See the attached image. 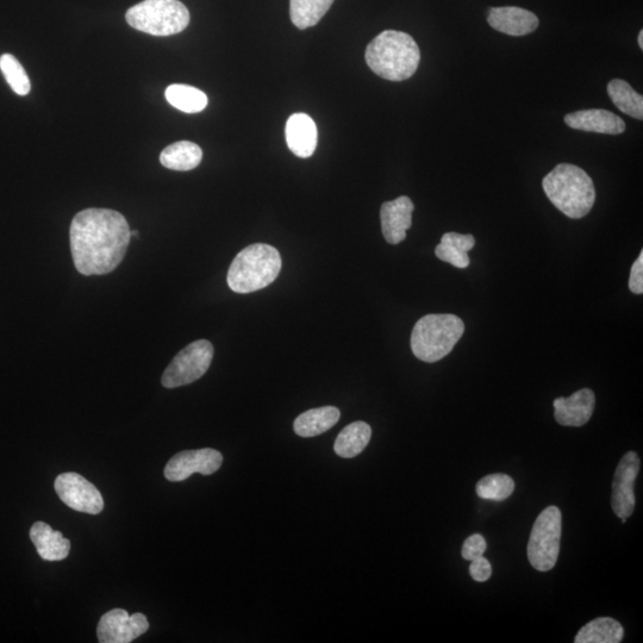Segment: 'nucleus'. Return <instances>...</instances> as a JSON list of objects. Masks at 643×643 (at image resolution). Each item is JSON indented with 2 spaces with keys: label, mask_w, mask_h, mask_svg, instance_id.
I'll return each instance as SVG.
<instances>
[{
  "label": "nucleus",
  "mask_w": 643,
  "mask_h": 643,
  "mask_svg": "<svg viewBox=\"0 0 643 643\" xmlns=\"http://www.w3.org/2000/svg\"><path fill=\"white\" fill-rule=\"evenodd\" d=\"M131 235L129 223L120 212L86 209L73 218L71 252L83 276H104L115 271L126 257Z\"/></svg>",
  "instance_id": "obj_1"
},
{
  "label": "nucleus",
  "mask_w": 643,
  "mask_h": 643,
  "mask_svg": "<svg viewBox=\"0 0 643 643\" xmlns=\"http://www.w3.org/2000/svg\"><path fill=\"white\" fill-rule=\"evenodd\" d=\"M365 59L380 78L403 81L414 76L421 61L420 48L409 34L386 30L370 42Z\"/></svg>",
  "instance_id": "obj_2"
},
{
  "label": "nucleus",
  "mask_w": 643,
  "mask_h": 643,
  "mask_svg": "<svg viewBox=\"0 0 643 643\" xmlns=\"http://www.w3.org/2000/svg\"><path fill=\"white\" fill-rule=\"evenodd\" d=\"M542 187L555 208L574 220L588 215L596 201L591 177L576 165H558L543 179Z\"/></svg>",
  "instance_id": "obj_3"
},
{
  "label": "nucleus",
  "mask_w": 643,
  "mask_h": 643,
  "mask_svg": "<svg viewBox=\"0 0 643 643\" xmlns=\"http://www.w3.org/2000/svg\"><path fill=\"white\" fill-rule=\"evenodd\" d=\"M282 271V257L276 248L255 243L243 249L230 265L228 285L236 293H252L271 285Z\"/></svg>",
  "instance_id": "obj_4"
},
{
  "label": "nucleus",
  "mask_w": 643,
  "mask_h": 643,
  "mask_svg": "<svg viewBox=\"0 0 643 643\" xmlns=\"http://www.w3.org/2000/svg\"><path fill=\"white\" fill-rule=\"evenodd\" d=\"M465 333V324L452 314H430L415 324L411 334L412 353L418 360L438 362L447 357Z\"/></svg>",
  "instance_id": "obj_5"
},
{
  "label": "nucleus",
  "mask_w": 643,
  "mask_h": 643,
  "mask_svg": "<svg viewBox=\"0 0 643 643\" xmlns=\"http://www.w3.org/2000/svg\"><path fill=\"white\" fill-rule=\"evenodd\" d=\"M130 27L153 36L181 33L190 23V12L179 0H145L127 11Z\"/></svg>",
  "instance_id": "obj_6"
},
{
  "label": "nucleus",
  "mask_w": 643,
  "mask_h": 643,
  "mask_svg": "<svg viewBox=\"0 0 643 643\" xmlns=\"http://www.w3.org/2000/svg\"><path fill=\"white\" fill-rule=\"evenodd\" d=\"M563 517L557 507H548L536 518L528 543L530 565L540 572L553 570L560 553Z\"/></svg>",
  "instance_id": "obj_7"
},
{
  "label": "nucleus",
  "mask_w": 643,
  "mask_h": 643,
  "mask_svg": "<svg viewBox=\"0 0 643 643\" xmlns=\"http://www.w3.org/2000/svg\"><path fill=\"white\" fill-rule=\"evenodd\" d=\"M214 359V346L206 340L192 342L166 368L161 383L167 389L195 383L208 372Z\"/></svg>",
  "instance_id": "obj_8"
},
{
  "label": "nucleus",
  "mask_w": 643,
  "mask_h": 643,
  "mask_svg": "<svg viewBox=\"0 0 643 643\" xmlns=\"http://www.w3.org/2000/svg\"><path fill=\"white\" fill-rule=\"evenodd\" d=\"M54 488L61 501L79 513L98 515L104 509L102 493L78 473L60 474Z\"/></svg>",
  "instance_id": "obj_9"
},
{
  "label": "nucleus",
  "mask_w": 643,
  "mask_h": 643,
  "mask_svg": "<svg viewBox=\"0 0 643 643\" xmlns=\"http://www.w3.org/2000/svg\"><path fill=\"white\" fill-rule=\"evenodd\" d=\"M149 622L141 613L129 615L127 610L114 609L102 616L97 636L101 643H129L148 632Z\"/></svg>",
  "instance_id": "obj_10"
},
{
  "label": "nucleus",
  "mask_w": 643,
  "mask_h": 643,
  "mask_svg": "<svg viewBox=\"0 0 643 643\" xmlns=\"http://www.w3.org/2000/svg\"><path fill=\"white\" fill-rule=\"evenodd\" d=\"M223 463V455L212 448L196 449V451L180 452L168 461L165 467V477L170 482H183L193 473L211 476Z\"/></svg>",
  "instance_id": "obj_11"
},
{
  "label": "nucleus",
  "mask_w": 643,
  "mask_h": 643,
  "mask_svg": "<svg viewBox=\"0 0 643 643\" xmlns=\"http://www.w3.org/2000/svg\"><path fill=\"white\" fill-rule=\"evenodd\" d=\"M639 471L640 459L635 452L624 455L616 468L611 507L623 523H626L627 518L634 513L636 503L634 486Z\"/></svg>",
  "instance_id": "obj_12"
},
{
  "label": "nucleus",
  "mask_w": 643,
  "mask_h": 643,
  "mask_svg": "<svg viewBox=\"0 0 643 643\" xmlns=\"http://www.w3.org/2000/svg\"><path fill=\"white\" fill-rule=\"evenodd\" d=\"M415 205L407 196H402L395 201L386 202L380 209L383 235L390 245H398L407 239V232L412 224V212Z\"/></svg>",
  "instance_id": "obj_13"
},
{
  "label": "nucleus",
  "mask_w": 643,
  "mask_h": 643,
  "mask_svg": "<svg viewBox=\"0 0 643 643\" xmlns=\"http://www.w3.org/2000/svg\"><path fill=\"white\" fill-rule=\"evenodd\" d=\"M595 393L582 389L571 397H560L554 401V417L561 426L582 427L588 423L595 410Z\"/></svg>",
  "instance_id": "obj_14"
},
{
  "label": "nucleus",
  "mask_w": 643,
  "mask_h": 643,
  "mask_svg": "<svg viewBox=\"0 0 643 643\" xmlns=\"http://www.w3.org/2000/svg\"><path fill=\"white\" fill-rule=\"evenodd\" d=\"M488 21L493 29L510 36L528 35L538 29L540 24L538 16L532 11L517 6L491 8Z\"/></svg>",
  "instance_id": "obj_15"
},
{
  "label": "nucleus",
  "mask_w": 643,
  "mask_h": 643,
  "mask_svg": "<svg viewBox=\"0 0 643 643\" xmlns=\"http://www.w3.org/2000/svg\"><path fill=\"white\" fill-rule=\"evenodd\" d=\"M568 127L589 133L620 135L626 130V123L614 112L603 109L580 110L565 116Z\"/></svg>",
  "instance_id": "obj_16"
},
{
  "label": "nucleus",
  "mask_w": 643,
  "mask_h": 643,
  "mask_svg": "<svg viewBox=\"0 0 643 643\" xmlns=\"http://www.w3.org/2000/svg\"><path fill=\"white\" fill-rule=\"evenodd\" d=\"M285 136L287 146L298 158L307 159L314 155L318 133L316 123L309 115L302 112L292 115L287 120Z\"/></svg>",
  "instance_id": "obj_17"
},
{
  "label": "nucleus",
  "mask_w": 643,
  "mask_h": 643,
  "mask_svg": "<svg viewBox=\"0 0 643 643\" xmlns=\"http://www.w3.org/2000/svg\"><path fill=\"white\" fill-rule=\"evenodd\" d=\"M30 539L37 553L46 561H61L68 557L71 551V541L64 538L60 532L53 530L45 522H36L30 529Z\"/></svg>",
  "instance_id": "obj_18"
},
{
  "label": "nucleus",
  "mask_w": 643,
  "mask_h": 643,
  "mask_svg": "<svg viewBox=\"0 0 643 643\" xmlns=\"http://www.w3.org/2000/svg\"><path fill=\"white\" fill-rule=\"evenodd\" d=\"M340 416V410L335 407L311 409L296 418L293 429L302 438H315L332 429Z\"/></svg>",
  "instance_id": "obj_19"
},
{
  "label": "nucleus",
  "mask_w": 643,
  "mask_h": 643,
  "mask_svg": "<svg viewBox=\"0 0 643 643\" xmlns=\"http://www.w3.org/2000/svg\"><path fill=\"white\" fill-rule=\"evenodd\" d=\"M203 152L201 147L190 141L173 143L162 151L161 165L173 171H191L201 164Z\"/></svg>",
  "instance_id": "obj_20"
},
{
  "label": "nucleus",
  "mask_w": 643,
  "mask_h": 643,
  "mask_svg": "<svg viewBox=\"0 0 643 643\" xmlns=\"http://www.w3.org/2000/svg\"><path fill=\"white\" fill-rule=\"evenodd\" d=\"M476 246V240L472 235H461L458 233H447L442 236L441 243L435 249L438 259L448 262L458 268L470 266L468 252Z\"/></svg>",
  "instance_id": "obj_21"
},
{
  "label": "nucleus",
  "mask_w": 643,
  "mask_h": 643,
  "mask_svg": "<svg viewBox=\"0 0 643 643\" xmlns=\"http://www.w3.org/2000/svg\"><path fill=\"white\" fill-rule=\"evenodd\" d=\"M372 438V429L365 422L349 424L337 436L334 449L340 458L352 459L365 451Z\"/></svg>",
  "instance_id": "obj_22"
},
{
  "label": "nucleus",
  "mask_w": 643,
  "mask_h": 643,
  "mask_svg": "<svg viewBox=\"0 0 643 643\" xmlns=\"http://www.w3.org/2000/svg\"><path fill=\"white\" fill-rule=\"evenodd\" d=\"M624 630L620 622L610 617L596 618L579 630L576 643H620Z\"/></svg>",
  "instance_id": "obj_23"
},
{
  "label": "nucleus",
  "mask_w": 643,
  "mask_h": 643,
  "mask_svg": "<svg viewBox=\"0 0 643 643\" xmlns=\"http://www.w3.org/2000/svg\"><path fill=\"white\" fill-rule=\"evenodd\" d=\"M608 95L616 108L621 110L623 114L642 121L643 97L627 81L622 79L611 80L608 84Z\"/></svg>",
  "instance_id": "obj_24"
},
{
  "label": "nucleus",
  "mask_w": 643,
  "mask_h": 643,
  "mask_svg": "<svg viewBox=\"0 0 643 643\" xmlns=\"http://www.w3.org/2000/svg\"><path fill=\"white\" fill-rule=\"evenodd\" d=\"M334 0H291V21L298 29L315 27L327 14Z\"/></svg>",
  "instance_id": "obj_25"
},
{
  "label": "nucleus",
  "mask_w": 643,
  "mask_h": 643,
  "mask_svg": "<svg viewBox=\"0 0 643 643\" xmlns=\"http://www.w3.org/2000/svg\"><path fill=\"white\" fill-rule=\"evenodd\" d=\"M165 96L173 108L186 112V114L202 112L209 103L208 96L203 91L189 85L168 86Z\"/></svg>",
  "instance_id": "obj_26"
},
{
  "label": "nucleus",
  "mask_w": 643,
  "mask_h": 643,
  "mask_svg": "<svg viewBox=\"0 0 643 643\" xmlns=\"http://www.w3.org/2000/svg\"><path fill=\"white\" fill-rule=\"evenodd\" d=\"M515 490L513 478L507 474L497 473L484 477L476 486L477 495L489 501L502 502L508 499Z\"/></svg>",
  "instance_id": "obj_27"
},
{
  "label": "nucleus",
  "mask_w": 643,
  "mask_h": 643,
  "mask_svg": "<svg viewBox=\"0 0 643 643\" xmlns=\"http://www.w3.org/2000/svg\"><path fill=\"white\" fill-rule=\"evenodd\" d=\"M0 70H2L12 91L17 93L18 96L28 95L31 89L28 74L14 55L3 54L0 56Z\"/></svg>",
  "instance_id": "obj_28"
},
{
  "label": "nucleus",
  "mask_w": 643,
  "mask_h": 643,
  "mask_svg": "<svg viewBox=\"0 0 643 643\" xmlns=\"http://www.w3.org/2000/svg\"><path fill=\"white\" fill-rule=\"evenodd\" d=\"M488 548V543L484 539L483 535L473 534L468 538L463 546V558L468 561H472L479 557H483Z\"/></svg>",
  "instance_id": "obj_29"
},
{
  "label": "nucleus",
  "mask_w": 643,
  "mask_h": 643,
  "mask_svg": "<svg viewBox=\"0 0 643 643\" xmlns=\"http://www.w3.org/2000/svg\"><path fill=\"white\" fill-rule=\"evenodd\" d=\"M471 577L476 580V582L484 583L486 580H489L492 574V567L488 559L479 557L472 560L470 566Z\"/></svg>",
  "instance_id": "obj_30"
},
{
  "label": "nucleus",
  "mask_w": 643,
  "mask_h": 643,
  "mask_svg": "<svg viewBox=\"0 0 643 643\" xmlns=\"http://www.w3.org/2000/svg\"><path fill=\"white\" fill-rule=\"evenodd\" d=\"M629 289L635 295H642L643 292V252L638 260L634 262L632 271H630Z\"/></svg>",
  "instance_id": "obj_31"
},
{
  "label": "nucleus",
  "mask_w": 643,
  "mask_h": 643,
  "mask_svg": "<svg viewBox=\"0 0 643 643\" xmlns=\"http://www.w3.org/2000/svg\"><path fill=\"white\" fill-rule=\"evenodd\" d=\"M639 46L643 49V31L641 30L638 37Z\"/></svg>",
  "instance_id": "obj_32"
},
{
  "label": "nucleus",
  "mask_w": 643,
  "mask_h": 643,
  "mask_svg": "<svg viewBox=\"0 0 643 643\" xmlns=\"http://www.w3.org/2000/svg\"><path fill=\"white\" fill-rule=\"evenodd\" d=\"M139 234H140V233H139V232H137V230H133V232H131V230H130V235H131V236L139 237Z\"/></svg>",
  "instance_id": "obj_33"
}]
</instances>
